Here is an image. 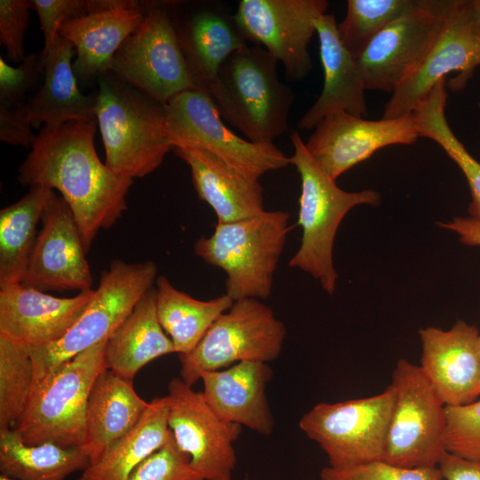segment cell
<instances>
[{"label": "cell", "mask_w": 480, "mask_h": 480, "mask_svg": "<svg viewBox=\"0 0 480 480\" xmlns=\"http://www.w3.org/2000/svg\"><path fill=\"white\" fill-rule=\"evenodd\" d=\"M41 223L21 284L43 292L92 289L87 252L73 213L61 196L50 202Z\"/></svg>", "instance_id": "obj_18"}, {"label": "cell", "mask_w": 480, "mask_h": 480, "mask_svg": "<svg viewBox=\"0 0 480 480\" xmlns=\"http://www.w3.org/2000/svg\"><path fill=\"white\" fill-rule=\"evenodd\" d=\"M420 137L412 115L367 120L340 112L323 119L304 143L321 169L336 180L377 150L392 145H411Z\"/></svg>", "instance_id": "obj_17"}, {"label": "cell", "mask_w": 480, "mask_h": 480, "mask_svg": "<svg viewBox=\"0 0 480 480\" xmlns=\"http://www.w3.org/2000/svg\"><path fill=\"white\" fill-rule=\"evenodd\" d=\"M328 5L326 0H240L235 18L247 42L281 62L288 80L300 81L312 69L308 45Z\"/></svg>", "instance_id": "obj_16"}, {"label": "cell", "mask_w": 480, "mask_h": 480, "mask_svg": "<svg viewBox=\"0 0 480 480\" xmlns=\"http://www.w3.org/2000/svg\"><path fill=\"white\" fill-rule=\"evenodd\" d=\"M446 102V82L443 79L418 104L412 116L417 123L420 137L430 139L439 145L464 174L472 198L468 213L480 221V162L467 150L450 127L444 111Z\"/></svg>", "instance_id": "obj_33"}, {"label": "cell", "mask_w": 480, "mask_h": 480, "mask_svg": "<svg viewBox=\"0 0 480 480\" xmlns=\"http://www.w3.org/2000/svg\"><path fill=\"white\" fill-rule=\"evenodd\" d=\"M477 106H478V108H479V110H480V102L477 104Z\"/></svg>", "instance_id": "obj_48"}, {"label": "cell", "mask_w": 480, "mask_h": 480, "mask_svg": "<svg viewBox=\"0 0 480 480\" xmlns=\"http://www.w3.org/2000/svg\"><path fill=\"white\" fill-rule=\"evenodd\" d=\"M173 2H148L142 20L122 44L109 68L163 104L197 88L177 32Z\"/></svg>", "instance_id": "obj_8"}, {"label": "cell", "mask_w": 480, "mask_h": 480, "mask_svg": "<svg viewBox=\"0 0 480 480\" xmlns=\"http://www.w3.org/2000/svg\"><path fill=\"white\" fill-rule=\"evenodd\" d=\"M278 61L260 45H244L220 67L209 94L222 118L255 143H273L288 129L295 100L277 74Z\"/></svg>", "instance_id": "obj_3"}, {"label": "cell", "mask_w": 480, "mask_h": 480, "mask_svg": "<svg viewBox=\"0 0 480 480\" xmlns=\"http://www.w3.org/2000/svg\"><path fill=\"white\" fill-rule=\"evenodd\" d=\"M167 389L168 426L190 466L204 480H233L236 464L234 443L243 427L219 417L202 392L180 377L172 379Z\"/></svg>", "instance_id": "obj_15"}, {"label": "cell", "mask_w": 480, "mask_h": 480, "mask_svg": "<svg viewBox=\"0 0 480 480\" xmlns=\"http://www.w3.org/2000/svg\"><path fill=\"white\" fill-rule=\"evenodd\" d=\"M166 129L172 147L185 143L200 147L237 170L260 178L290 163L274 143L242 139L222 121L211 95L198 88L179 93L164 104Z\"/></svg>", "instance_id": "obj_12"}, {"label": "cell", "mask_w": 480, "mask_h": 480, "mask_svg": "<svg viewBox=\"0 0 480 480\" xmlns=\"http://www.w3.org/2000/svg\"><path fill=\"white\" fill-rule=\"evenodd\" d=\"M480 67V32L473 23L467 0L446 1L441 30L422 63L401 84L384 107L382 118L411 116L418 104L445 76L451 91L463 90Z\"/></svg>", "instance_id": "obj_13"}, {"label": "cell", "mask_w": 480, "mask_h": 480, "mask_svg": "<svg viewBox=\"0 0 480 480\" xmlns=\"http://www.w3.org/2000/svg\"><path fill=\"white\" fill-rule=\"evenodd\" d=\"M390 386L395 400L383 460L416 468H436L446 450L445 405L421 368L397 361Z\"/></svg>", "instance_id": "obj_9"}, {"label": "cell", "mask_w": 480, "mask_h": 480, "mask_svg": "<svg viewBox=\"0 0 480 480\" xmlns=\"http://www.w3.org/2000/svg\"><path fill=\"white\" fill-rule=\"evenodd\" d=\"M36 138L18 108L0 105V140L14 147L31 148Z\"/></svg>", "instance_id": "obj_42"}, {"label": "cell", "mask_w": 480, "mask_h": 480, "mask_svg": "<svg viewBox=\"0 0 480 480\" xmlns=\"http://www.w3.org/2000/svg\"><path fill=\"white\" fill-rule=\"evenodd\" d=\"M420 368L445 406L468 404L480 396L479 332L459 320L447 331L428 326L419 331Z\"/></svg>", "instance_id": "obj_21"}, {"label": "cell", "mask_w": 480, "mask_h": 480, "mask_svg": "<svg viewBox=\"0 0 480 480\" xmlns=\"http://www.w3.org/2000/svg\"><path fill=\"white\" fill-rule=\"evenodd\" d=\"M96 120L43 126L18 168L25 186L58 190L69 206L88 252L101 229L110 228L127 210L133 180L103 164L94 146Z\"/></svg>", "instance_id": "obj_1"}, {"label": "cell", "mask_w": 480, "mask_h": 480, "mask_svg": "<svg viewBox=\"0 0 480 480\" xmlns=\"http://www.w3.org/2000/svg\"><path fill=\"white\" fill-rule=\"evenodd\" d=\"M470 18L480 32V0H467Z\"/></svg>", "instance_id": "obj_45"}, {"label": "cell", "mask_w": 480, "mask_h": 480, "mask_svg": "<svg viewBox=\"0 0 480 480\" xmlns=\"http://www.w3.org/2000/svg\"><path fill=\"white\" fill-rule=\"evenodd\" d=\"M149 402L136 393L132 380L110 369L102 370L91 388L85 410L83 448L90 464L139 423Z\"/></svg>", "instance_id": "obj_27"}, {"label": "cell", "mask_w": 480, "mask_h": 480, "mask_svg": "<svg viewBox=\"0 0 480 480\" xmlns=\"http://www.w3.org/2000/svg\"><path fill=\"white\" fill-rule=\"evenodd\" d=\"M156 297L153 286L106 342V367L130 380L153 360L176 353L157 319Z\"/></svg>", "instance_id": "obj_28"}, {"label": "cell", "mask_w": 480, "mask_h": 480, "mask_svg": "<svg viewBox=\"0 0 480 480\" xmlns=\"http://www.w3.org/2000/svg\"><path fill=\"white\" fill-rule=\"evenodd\" d=\"M128 480H204L190 466L189 458L174 442L173 436L163 447L143 460Z\"/></svg>", "instance_id": "obj_39"}, {"label": "cell", "mask_w": 480, "mask_h": 480, "mask_svg": "<svg viewBox=\"0 0 480 480\" xmlns=\"http://www.w3.org/2000/svg\"><path fill=\"white\" fill-rule=\"evenodd\" d=\"M106 342L62 364L33 388L28 407L14 428L25 444L83 446L88 396L98 374L107 368Z\"/></svg>", "instance_id": "obj_7"}, {"label": "cell", "mask_w": 480, "mask_h": 480, "mask_svg": "<svg viewBox=\"0 0 480 480\" xmlns=\"http://www.w3.org/2000/svg\"><path fill=\"white\" fill-rule=\"evenodd\" d=\"M445 413L447 452L480 460V398L464 405L445 406Z\"/></svg>", "instance_id": "obj_37"}, {"label": "cell", "mask_w": 480, "mask_h": 480, "mask_svg": "<svg viewBox=\"0 0 480 480\" xmlns=\"http://www.w3.org/2000/svg\"><path fill=\"white\" fill-rule=\"evenodd\" d=\"M172 437L165 396L149 402L139 423L91 463L78 480H128L134 468Z\"/></svg>", "instance_id": "obj_29"}, {"label": "cell", "mask_w": 480, "mask_h": 480, "mask_svg": "<svg viewBox=\"0 0 480 480\" xmlns=\"http://www.w3.org/2000/svg\"><path fill=\"white\" fill-rule=\"evenodd\" d=\"M319 52L324 70L323 90L315 103L300 118L297 126L310 130L325 117L336 113L365 116L368 113L364 85L356 58L344 47L338 23L325 13L316 21Z\"/></svg>", "instance_id": "obj_26"}, {"label": "cell", "mask_w": 480, "mask_h": 480, "mask_svg": "<svg viewBox=\"0 0 480 480\" xmlns=\"http://www.w3.org/2000/svg\"><path fill=\"white\" fill-rule=\"evenodd\" d=\"M438 468L444 480H480V460H468L447 452Z\"/></svg>", "instance_id": "obj_43"}, {"label": "cell", "mask_w": 480, "mask_h": 480, "mask_svg": "<svg viewBox=\"0 0 480 480\" xmlns=\"http://www.w3.org/2000/svg\"><path fill=\"white\" fill-rule=\"evenodd\" d=\"M94 292L59 298L21 283L0 287V335L28 348L54 343L79 318Z\"/></svg>", "instance_id": "obj_22"}, {"label": "cell", "mask_w": 480, "mask_h": 480, "mask_svg": "<svg viewBox=\"0 0 480 480\" xmlns=\"http://www.w3.org/2000/svg\"><path fill=\"white\" fill-rule=\"evenodd\" d=\"M56 196L49 188L30 187L20 200L0 211V287L22 282L37 224Z\"/></svg>", "instance_id": "obj_30"}, {"label": "cell", "mask_w": 480, "mask_h": 480, "mask_svg": "<svg viewBox=\"0 0 480 480\" xmlns=\"http://www.w3.org/2000/svg\"><path fill=\"white\" fill-rule=\"evenodd\" d=\"M290 138L294 149L290 163L300 177L298 225L302 236L300 245L288 264L312 276L324 292L332 295L338 278L332 259L338 228L353 207L376 206L380 195L372 189H341L311 157L299 132L292 131Z\"/></svg>", "instance_id": "obj_4"}, {"label": "cell", "mask_w": 480, "mask_h": 480, "mask_svg": "<svg viewBox=\"0 0 480 480\" xmlns=\"http://www.w3.org/2000/svg\"><path fill=\"white\" fill-rule=\"evenodd\" d=\"M155 287L157 319L179 356L190 353L234 303L226 293L209 300L195 299L174 287L164 276L156 278Z\"/></svg>", "instance_id": "obj_31"}, {"label": "cell", "mask_w": 480, "mask_h": 480, "mask_svg": "<svg viewBox=\"0 0 480 480\" xmlns=\"http://www.w3.org/2000/svg\"><path fill=\"white\" fill-rule=\"evenodd\" d=\"M173 15L181 47L198 89L209 93L227 59L247 44L235 12L226 3L173 2Z\"/></svg>", "instance_id": "obj_20"}, {"label": "cell", "mask_w": 480, "mask_h": 480, "mask_svg": "<svg viewBox=\"0 0 480 480\" xmlns=\"http://www.w3.org/2000/svg\"><path fill=\"white\" fill-rule=\"evenodd\" d=\"M172 151L190 168L198 197L215 212L217 222H230L265 211L260 179L231 166L197 146L176 143Z\"/></svg>", "instance_id": "obj_24"}, {"label": "cell", "mask_w": 480, "mask_h": 480, "mask_svg": "<svg viewBox=\"0 0 480 480\" xmlns=\"http://www.w3.org/2000/svg\"><path fill=\"white\" fill-rule=\"evenodd\" d=\"M75 56L74 45L60 35L47 52L42 53L43 82L36 92L19 108L22 119L32 128L96 120L95 95L81 92L73 69Z\"/></svg>", "instance_id": "obj_25"}, {"label": "cell", "mask_w": 480, "mask_h": 480, "mask_svg": "<svg viewBox=\"0 0 480 480\" xmlns=\"http://www.w3.org/2000/svg\"><path fill=\"white\" fill-rule=\"evenodd\" d=\"M438 226L456 233L462 244L480 247V221L473 217H454L450 221L438 222Z\"/></svg>", "instance_id": "obj_44"}, {"label": "cell", "mask_w": 480, "mask_h": 480, "mask_svg": "<svg viewBox=\"0 0 480 480\" xmlns=\"http://www.w3.org/2000/svg\"><path fill=\"white\" fill-rule=\"evenodd\" d=\"M446 1L419 0L356 59L365 90L393 93L422 63L443 26Z\"/></svg>", "instance_id": "obj_14"}, {"label": "cell", "mask_w": 480, "mask_h": 480, "mask_svg": "<svg viewBox=\"0 0 480 480\" xmlns=\"http://www.w3.org/2000/svg\"><path fill=\"white\" fill-rule=\"evenodd\" d=\"M29 4L37 14L43 32V54L50 48L66 21L87 14L86 0H29Z\"/></svg>", "instance_id": "obj_41"}, {"label": "cell", "mask_w": 480, "mask_h": 480, "mask_svg": "<svg viewBox=\"0 0 480 480\" xmlns=\"http://www.w3.org/2000/svg\"><path fill=\"white\" fill-rule=\"evenodd\" d=\"M90 459L83 446L25 444L16 429L0 430L1 475L13 480H64L83 472Z\"/></svg>", "instance_id": "obj_32"}, {"label": "cell", "mask_w": 480, "mask_h": 480, "mask_svg": "<svg viewBox=\"0 0 480 480\" xmlns=\"http://www.w3.org/2000/svg\"><path fill=\"white\" fill-rule=\"evenodd\" d=\"M418 4V0H348L338 24L340 39L356 59L380 31Z\"/></svg>", "instance_id": "obj_35"}, {"label": "cell", "mask_w": 480, "mask_h": 480, "mask_svg": "<svg viewBox=\"0 0 480 480\" xmlns=\"http://www.w3.org/2000/svg\"><path fill=\"white\" fill-rule=\"evenodd\" d=\"M96 82L95 117L106 165L132 180L148 175L172 150L164 104L109 71Z\"/></svg>", "instance_id": "obj_2"}, {"label": "cell", "mask_w": 480, "mask_h": 480, "mask_svg": "<svg viewBox=\"0 0 480 480\" xmlns=\"http://www.w3.org/2000/svg\"><path fill=\"white\" fill-rule=\"evenodd\" d=\"M321 480H444L436 468H404L386 460H374L348 468L325 467Z\"/></svg>", "instance_id": "obj_38"}, {"label": "cell", "mask_w": 480, "mask_h": 480, "mask_svg": "<svg viewBox=\"0 0 480 480\" xmlns=\"http://www.w3.org/2000/svg\"><path fill=\"white\" fill-rule=\"evenodd\" d=\"M285 336L284 323L263 300H234L195 348L179 356L180 378L193 387L204 371L220 370L244 361L268 364L280 356Z\"/></svg>", "instance_id": "obj_10"}, {"label": "cell", "mask_w": 480, "mask_h": 480, "mask_svg": "<svg viewBox=\"0 0 480 480\" xmlns=\"http://www.w3.org/2000/svg\"><path fill=\"white\" fill-rule=\"evenodd\" d=\"M394 400L389 385L372 396L319 403L303 414L299 428L325 452L332 468L381 460Z\"/></svg>", "instance_id": "obj_11"}, {"label": "cell", "mask_w": 480, "mask_h": 480, "mask_svg": "<svg viewBox=\"0 0 480 480\" xmlns=\"http://www.w3.org/2000/svg\"><path fill=\"white\" fill-rule=\"evenodd\" d=\"M273 372L267 363L244 361L200 373L201 391L210 408L222 420L269 436L274 418L266 396Z\"/></svg>", "instance_id": "obj_23"}, {"label": "cell", "mask_w": 480, "mask_h": 480, "mask_svg": "<svg viewBox=\"0 0 480 480\" xmlns=\"http://www.w3.org/2000/svg\"><path fill=\"white\" fill-rule=\"evenodd\" d=\"M87 14L66 21L59 35L75 47L77 81L96 80L108 72L114 56L142 20L148 2L86 0Z\"/></svg>", "instance_id": "obj_19"}, {"label": "cell", "mask_w": 480, "mask_h": 480, "mask_svg": "<svg viewBox=\"0 0 480 480\" xmlns=\"http://www.w3.org/2000/svg\"><path fill=\"white\" fill-rule=\"evenodd\" d=\"M33 385L34 365L28 347L0 335V430L16 428Z\"/></svg>", "instance_id": "obj_34"}, {"label": "cell", "mask_w": 480, "mask_h": 480, "mask_svg": "<svg viewBox=\"0 0 480 480\" xmlns=\"http://www.w3.org/2000/svg\"><path fill=\"white\" fill-rule=\"evenodd\" d=\"M157 268L152 260L127 263L113 260L102 272L92 300L65 335L54 343L28 348L34 365L33 388L62 364L106 342L140 299L154 286Z\"/></svg>", "instance_id": "obj_6"}, {"label": "cell", "mask_w": 480, "mask_h": 480, "mask_svg": "<svg viewBox=\"0 0 480 480\" xmlns=\"http://www.w3.org/2000/svg\"><path fill=\"white\" fill-rule=\"evenodd\" d=\"M30 10L29 0L0 1V44L8 60L15 63L27 56L24 44Z\"/></svg>", "instance_id": "obj_40"}, {"label": "cell", "mask_w": 480, "mask_h": 480, "mask_svg": "<svg viewBox=\"0 0 480 480\" xmlns=\"http://www.w3.org/2000/svg\"><path fill=\"white\" fill-rule=\"evenodd\" d=\"M478 347H479V352H480V335H479V339H478Z\"/></svg>", "instance_id": "obj_47"}, {"label": "cell", "mask_w": 480, "mask_h": 480, "mask_svg": "<svg viewBox=\"0 0 480 480\" xmlns=\"http://www.w3.org/2000/svg\"><path fill=\"white\" fill-rule=\"evenodd\" d=\"M44 78L42 53L30 52L17 67L0 57V105L18 108L39 89Z\"/></svg>", "instance_id": "obj_36"}, {"label": "cell", "mask_w": 480, "mask_h": 480, "mask_svg": "<svg viewBox=\"0 0 480 480\" xmlns=\"http://www.w3.org/2000/svg\"><path fill=\"white\" fill-rule=\"evenodd\" d=\"M0 480H13V479L9 478V477H7V476H4L1 475V476H0Z\"/></svg>", "instance_id": "obj_46"}, {"label": "cell", "mask_w": 480, "mask_h": 480, "mask_svg": "<svg viewBox=\"0 0 480 480\" xmlns=\"http://www.w3.org/2000/svg\"><path fill=\"white\" fill-rule=\"evenodd\" d=\"M284 211L261 213L230 222H217L212 234L194 245L196 256L227 275L226 294L233 300H267L292 228Z\"/></svg>", "instance_id": "obj_5"}]
</instances>
